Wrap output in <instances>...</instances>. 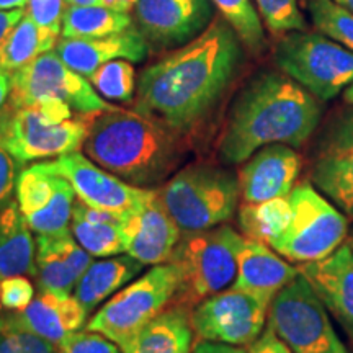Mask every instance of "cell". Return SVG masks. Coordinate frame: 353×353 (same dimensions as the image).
I'll list each match as a JSON object with an SVG mask.
<instances>
[{"mask_svg":"<svg viewBox=\"0 0 353 353\" xmlns=\"http://www.w3.org/2000/svg\"><path fill=\"white\" fill-rule=\"evenodd\" d=\"M145 265L131 255H114L99 262H92L83 272L81 280L74 288V298L82 304L90 314L97 307L105 303V299L113 296L128 283H131Z\"/></svg>","mask_w":353,"mask_h":353,"instance_id":"25","label":"cell"},{"mask_svg":"<svg viewBox=\"0 0 353 353\" xmlns=\"http://www.w3.org/2000/svg\"><path fill=\"white\" fill-rule=\"evenodd\" d=\"M334 2H337L339 6L345 7L347 10H350L353 13V0H334Z\"/></svg>","mask_w":353,"mask_h":353,"instance_id":"48","label":"cell"},{"mask_svg":"<svg viewBox=\"0 0 353 353\" xmlns=\"http://www.w3.org/2000/svg\"><path fill=\"white\" fill-rule=\"evenodd\" d=\"M59 353H123L120 347L103 334L94 330H79L57 345Z\"/></svg>","mask_w":353,"mask_h":353,"instance_id":"36","label":"cell"},{"mask_svg":"<svg viewBox=\"0 0 353 353\" xmlns=\"http://www.w3.org/2000/svg\"><path fill=\"white\" fill-rule=\"evenodd\" d=\"M32 232L19 203L10 200L0 208V281L37 276V241Z\"/></svg>","mask_w":353,"mask_h":353,"instance_id":"24","label":"cell"},{"mask_svg":"<svg viewBox=\"0 0 353 353\" xmlns=\"http://www.w3.org/2000/svg\"><path fill=\"white\" fill-rule=\"evenodd\" d=\"M136 2L138 0H101L100 6L112 8V10L117 12H125V13H131L132 8L136 7Z\"/></svg>","mask_w":353,"mask_h":353,"instance_id":"44","label":"cell"},{"mask_svg":"<svg viewBox=\"0 0 353 353\" xmlns=\"http://www.w3.org/2000/svg\"><path fill=\"white\" fill-rule=\"evenodd\" d=\"M249 353H294L291 348L286 345V342L281 341L275 334L270 325L263 329L257 341H254L249 345Z\"/></svg>","mask_w":353,"mask_h":353,"instance_id":"40","label":"cell"},{"mask_svg":"<svg viewBox=\"0 0 353 353\" xmlns=\"http://www.w3.org/2000/svg\"><path fill=\"white\" fill-rule=\"evenodd\" d=\"M218 8L221 19H224L242 43L250 51L259 52L265 46V32L260 13L252 0H211Z\"/></svg>","mask_w":353,"mask_h":353,"instance_id":"31","label":"cell"},{"mask_svg":"<svg viewBox=\"0 0 353 353\" xmlns=\"http://www.w3.org/2000/svg\"><path fill=\"white\" fill-rule=\"evenodd\" d=\"M3 317L8 324L30 330L57 347L70 334L83 329L88 312L70 294L39 291L25 309Z\"/></svg>","mask_w":353,"mask_h":353,"instance_id":"22","label":"cell"},{"mask_svg":"<svg viewBox=\"0 0 353 353\" xmlns=\"http://www.w3.org/2000/svg\"><path fill=\"white\" fill-rule=\"evenodd\" d=\"M34 285L30 276H10L0 281V309L19 312L34 299Z\"/></svg>","mask_w":353,"mask_h":353,"instance_id":"37","label":"cell"},{"mask_svg":"<svg viewBox=\"0 0 353 353\" xmlns=\"http://www.w3.org/2000/svg\"><path fill=\"white\" fill-rule=\"evenodd\" d=\"M267 28L276 37L293 32H306V19L299 10L298 0H255Z\"/></svg>","mask_w":353,"mask_h":353,"instance_id":"34","label":"cell"},{"mask_svg":"<svg viewBox=\"0 0 353 353\" xmlns=\"http://www.w3.org/2000/svg\"><path fill=\"white\" fill-rule=\"evenodd\" d=\"M10 92H12L10 74L6 72V70L0 68V110L3 108V105H6L8 99H10Z\"/></svg>","mask_w":353,"mask_h":353,"instance_id":"43","label":"cell"},{"mask_svg":"<svg viewBox=\"0 0 353 353\" xmlns=\"http://www.w3.org/2000/svg\"><path fill=\"white\" fill-rule=\"evenodd\" d=\"M268 325L294 353H348L327 307L301 273L273 296Z\"/></svg>","mask_w":353,"mask_h":353,"instance_id":"10","label":"cell"},{"mask_svg":"<svg viewBox=\"0 0 353 353\" xmlns=\"http://www.w3.org/2000/svg\"><path fill=\"white\" fill-rule=\"evenodd\" d=\"M56 52L70 69L88 77L100 65L114 59H126L132 64L143 63L149 54V41L138 26H131L110 37L61 38L56 44Z\"/></svg>","mask_w":353,"mask_h":353,"instance_id":"21","label":"cell"},{"mask_svg":"<svg viewBox=\"0 0 353 353\" xmlns=\"http://www.w3.org/2000/svg\"><path fill=\"white\" fill-rule=\"evenodd\" d=\"M245 237L226 224L183 232L169 263L176 273L172 304L192 311L198 304L231 288L237 275V255Z\"/></svg>","mask_w":353,"mask_h":353,"instance_id":"4","label":"cell"},{"mask_svg":"<svg viewBox=\"0 0 353 353\" xmlns=\"http://www.w3.org/2000/svg\"><path fill=\"white\" fill-rule=\"evenodd\" d=\"M134 26L131 13L103 6H65L61 25L63 38H101Z\"/></svg>","mask_w":353,"mask_h":353,"instance_id":"29","label":"cell"},{"mask_svg":"<svg viewBox=\"0 0 353 353\" xmlns=\"http://www.w3.org/2000/svg\"><path fill=\"white\" fill-rule=\"evenodd\" d=\"M312 25L343 48L353 51V13L334 0H306Z\"/></svg>","mask_w":353,"mask_h":353,"instance_id":"33","label":"cell"},{"mask_svg":"<svg viewBox=\"0 0 353 353\" xmlns=\"http://www.w3.org/2000/svg\"><path fill=\"white\" fill-rule=\"evenodd\" d=\"M175 291V268L169 262L156 265L101 304L87 322V329L103 334L123 350L154 317L170 306Z\"/></svg>","mask_w":353,"mask_h":353,"instance_id":"9","label":"cell"},{"mask_svg":"<svg viewBox=\"0 0 353 353\" xmlns=\"http://www.w3.org/2000/svg\"><path fill=\"white\" fill-rule=\"evenodd\" d=\"M64 7V0H28L26 13L37 21L39 28L44 30V32H50L59 37Z\"/></svg>","mask_w":353,"mask_h":353,"instance_id":"38","label":"cell"},{"mask_svg":"<svg viewBox=\"0 0 353 353\" xmlns=\"http://www.w3.org/2000/svg\"><path fill=\"white\" fill-rule=\"evenodd\" d=\"M82 149L101 169L139 188L165 183L183 154L179 132L138 110L117 107L88 117Z\"/></svg>","mask_w":353,"mask_h":353,"instance_id":"3","label":"cell"},{"mask_svg":"<svg viewBox=\"0 0 353 353\" xmlns=\"http://www.w3.org/2000/svg\"><path fill=\"white\" fill-rule=\"evenodd\" d=\"M125 252L144 265L167 263L179 244L180 229L154 188L138 210L121 219Z\"/></svg>","mask_w":353,"mask_h":353,"instance_id":"17","label":"cell"},{"mask_svg":"<svg viewBox=\"0 0 353 353\" xmlns=\"http://www.w3.org/2000/svg\"><path fill=\"white\" fill-rule=\"evenodd\" d=\"M65 6H100L101 0H64Z\"/></svg>","mask_w":353,"mask_h":353,"instance_id":"46","label":"cell"},{"mask_svg":"<svg viewBox=\"0 0 353 353\" xmlns=\"http://www.w3.org/2000/svg\"><path fill=\"white\" fill-rule=\"evenodd\" d=\"M0 353H59V350L46 339L6 322L0 329Z\"/></svg>","mask_w":353,"mask_h":353,"instance_id":"35","label":"cell"},{"mask_svg":"<svg viewBox=\"0 0 353 353\" xmlns=\"http://www.w3.org/2000/svg\"><path fill=\"white\" fill-rule=\"evenodd\" d=\"M299 275V268L272 252L267 244L245 239L237 255V275L232 288L272 298Z\"/></svg>","mask_w":353,"mask_h":353,"instance_id":"23","label":"cell"},{"mask_svg":"<svg viewBox=\"0 0 353 353\" xmlns=\"http://www.w3.org/2000/svg\"><path fill=\"white\" fill-rule=\"evenodd\" d=\"M299 273L353 339V247L347 242L325 259L299 265Z\"/></svg>","mask_w":353,"mask_h":353,"instance_id":"19","label":"cell"},{"mask_svg":"<svg viewBox=\"0 0 353 353\" xmlns=\"http://www.w3.org/2000/svg\"><path fill=\"white\" fill-rule=\"evenodd\" d=\"M192 353H249L239 345H229V343L200 341L193 348Z\"/></svg>","mask_w":353,"mask_h":353,"instance_id":"42","label":"cell"},{"mask_svg":"<svg viewBox=\"0 0 353 353\" xmlns=\"http://www.w3.org/2000/svg\"><path fill=\"white\" fill-rule=\"evenodd\" d=\"M88 117L74 118L61 100H43L17 107L7 101L0 110V144L19 164L76 152L87 136Z\"/></svg>","mask_w":353,"mask_h":353,"instance_id":"5","label":"cell"},{"mask_svg":"<svg viewBox=\"0 0 353 353\" xmlns=\"http://www.w3.org/2000/svg\"><path fill=\"white\" fill-rule=\"evenodd\" d=\"M309 179L353 219V108L337 113L317 141Z\"/></svg>","mask_w":353,"mask_h":353,"instance_id":"14","label":"cell"},{"mask_svg":"<svg viewBox=\"0 0 353 353\" xmlns=\"http://www.w3.org/2000/svg\"><path fill=\"white\" fill-rule=\"evenodd\" d=\"M57 41L59 37L44 32L26 13L0 44V68L8 74L17 72L38 56L54 50Z\"/></svg>","mask_w":353,"mask_h":353,"instance_id":"28","label":"cell"},{"mask_svg":"<svg viewBox=\"0 0 353 353\" xmlns=\"http://www.w3.org/2000/svg\"><path fill=\"white\" fill-rule=\"evenodd\" d=\"M3 324H6V317H3L2 314H0V329L3 327Z\"/></svg>","mask_w":353,"mask_h":353,"instance_id":"49","label":"cell"},{"mask_svg":"<svg viewBox=\"0 0 353 353\" xmlns=\"http://www.w3.org/2000/svg\"><path fill=\"white\" fill-rule=\"evenodd\" d=\"M321 114L319 100L286 74H257L232 101L219 156L226 164H242L265 145L301 148Z\"/></svg>","mask_w":353,"mask_h":353,"instance_id":"2","label":"cell"},{"mask_svg":"<svg viewBox=\"0 0 353 353\" xmlns=\"http://www.w3.org/2000/svg\"><path fill=\"white\" fill-rule=\"evenodd\" d=\"M26 15V8H15V10H0V44L12 32L13 26Z\"/></svg>","mask_w":353,"mask_h":353,"instance_id":"41","label":"cell"},{"mask_svg":"<svg viewBox=\"0 0 353 353\" xmlns=\"http://www.w3.org/2000/svg\"><path fill=\"white\" fill-rule=\"evenodd\" d=\"M348 244L353 247V229H352V234H350V241H348Z\"/></svg>","mask_w":353,"mask_h":353,"instance_id":"50","label":"cell"},{"mask_svg":"<svg viewBox=\"0 0 353 353\" xmlns=\"http://www.w3.org/2000/svg\"><path fill=\"white\" fill-rule=\"evenodd\" d=\"M343 100L347 101V103H350V105H353V83L350 87L347 88L345 92H343Z\"/></svg>","mask_w":353,"mask_h":353,"instance_id":"47","label":"cell"},{"mask_svg":"<svg viewBox=\"0 0 353 353\" xmlns=\"http://www.w3.org/2000/svg\"><path fill=\"white\" fill-rule=\"evenodd\" d=\"M15 196L26 224L38 236L69 229L76 192L68 180L48 172L41 162L20 172Z\"/></svg>","mask_w":353,"mask_h":353,"instance_id":"15","label":"cell"},{"mask_svg":"<svg viewBox=\"0 0 353 353\" xmlns=\"http://www.w3.org/2000/svg\"><path fill=\"white\" fill-rule=\"evenodd\" d=\"M69 228L76 241L92 257L108 259L125 252L121 218L108 211L90 208L76 200Z\"/></svg>","mask_w":353,"mask_h":353,"instance_id":"27","label":"cell"},{"mask_svg":"<svg viewBox=\"0 0 353 353\" xmlns=\"http://www.w3.org/2000/svg\"><path fill=\"white\" fill-rule=\"evenodd\" d=\"M10 101L17 107L34 105L43 100H61L82 117L101 113L112 108L97 94L87 77L70 69L56 51L38 56L25 68L10 74Z\"/></svg>","mask_w":353,"mask_h":353,"instance_id":"11","label":"cell"},{"mask_svg":"<svg viewBox=\"0 0 353 353\" xmlns=\"http://www.w3.org/2000/svg\"><path fill=\"white\" fill-rule=\"evenodd\" d=\"M211 0H138L136 23L149 43L180 48L195 39L213 21Z\"/></svg>","mask_w":353,"mask_h":353,"instance_id":"16","label":"cell"},{"mask_svg":"<svg viewBox=\"0 0 353 353\" xmlns=\"http://www.w3.org/2000/svg\"><path fill=\"white\" fill-rule=\"evenodd\" d=\"M301 157L291 145L270 144L259 149L239 170V190L244 203L286 198L294 188Z\"/></svg>","mask_w":353,"mask_h":353,"instance_id":"18","label":"cell"},{"mask_svg":"<svg viewBox=\"0 0 353 353\" xmlns=\"http://www.w3.org/2000/svg\"><path fill=\"white\" fill-rule=\"evenodd\" d=\"M87 79L100 97L112 101H120V103H126L134 99L136 88H138L134 65L126 59L110 61L100 65Z\"/></svg>","mask_w":353,"mask_h":353,"instance_id":"32","label":"cell"},{"mask_svg":"<svg viewBox=\"0 0 353 353\" xmlns=\"http://www.w3.org/2000/svg\"><path fill=\"white\" fill-rule=\"evenodd\" d=\"M161 200L183 232L205 231L224 224L237 208L241 190L237 176L210 164H193L175 172Z\"/></svg>","mask_w":353,"mask_h":353,"instance_id":"6","label":"cell"},{"mask_svg":"<svg viewBox=\"0 0 353 353\" xmlns=\"http://www.w3.org/2000/svg\"><path fill=\"white\" fill-rule=\"evenodd\" d=\"M41 165L51 174L68 180L77 200L121 219L138 210L154 190L132 187L79 151L64 154L51 162H41Z\"/></svg>","mask_w":353,"mask_h":353,"instance_id":"13","label":"cell"},{"mask_svg":"<svg viewBox=\"0 0 353 353\" xmlns=\"http://www.w3.org/2000/svg\"><path fill=\"white\" fill-rule=\"evenodd\" d=\"M272 298L229 288L192 309V327L200 341L250 345L263 332Z\"/></svg>","mask_w":353,"mask_h":353,"instance_id":"12","label":"cell"},{"mask_svg":"<svg viewBox=\"0 0 353 353\" xmlns=\"http://www.w3.org/2000/svg\"><path fill=\"white\" fill-rule=\"evenodd\" d=\"M291 205L288 196L262 203H244L239 208V226L245 239L272 244L288 228Z\"/></svg>","mask_w":353,"mask_h":353,"instance_id":"30","label":"cell"},{"mask_svg":"<svg viewBox=\"0 0 353 353\" xmlns=\"http://www.w3.org/2000/svg\"><path fill=\"white\" fill-rule=\"evenodd\" d=\"M92 255L79 244L70 228L37 237V283L39 291L70 294L90 267Z\"/></svg>","mask_w":353,"mask_h":353,"instance_id":"20","label":"cell"},{"mask_svg":"<svg viewBox=\"0 0 353 353\" xmlns=\"http://www.w3.org/2000/svg\"><path fill=\"white\" fill-rule=\"evenodd\" d=\"M241 43L226 20H213L200 37L141 72L134 108L179 134L190 132L232 82Z\"/></svg>","mask_w":353,"mask_h":353,"instance_id":"1","label":"cell"},{"mask_svg":"<svg viewBox=\"0 0 353 353\" xmlns=\"http://www.w3.org/2000/svg\"><path fill=\"white\" fill-rule=\"evenodd\" d=\"M275 63L319 101H329L353 83V51L322 33L293 32L276 44Z\"/></svg>","mask_w":353,"mask_h":353,"instance_id":"8","label":"cell"},{"mask_svg":"<svg viewBox=\"0 0 353 353\" xmlns=\"http://www.w3.org/2000/svg\"><path fill=\"white\" fill-rule=\"evenodd\" d=\"M28 0H0V10H15V8H26Z\"/></svg>","mask_w":353,"mask_h":353,"instance_id":"45","label":"cell"},{"mask_svg":"<svg viewBox=\"0 0 353 353\" xmlns=\"http://www.w3.org/2000/svg\"><path fill=\"white\" fill-rule=\"evenodd\" d=\"M17 164L10 152L0 144V208L12 200V193L15 192L17 183Z\"/></svg>","mask_w":353,"mask_h":353,"instance_id":"39","label":"cell"},{"mask_svg":"<svg viewBox=\"0 0 353 353\" xmlns=\"http://www.w3.org/2000/svg\"><path fill=\"white\" fill-rule=\"evenodd\" d=\"M192 311L172 304L136 335L123 353H190L193 342Z\"/></svg>","mask_w":353,"mask_h":353,"instance_id":"26","label":"cell"},{"mask_svg":"<svg viewBox=\"0 0 353 353\" xmlns=\"http://www.w3.org/2000/svg\"><path fill=\"white\" fill-rule=\"evenodd\" d=\"M288 200V228L270 244L276 254L290 262L307 263L325 259L343 244L348 234L347 216L314 185H296Z\"/></svg>","mask_w":353,"mask_h":353,"instance_id":"7","label":"cell"}]
</instances>
